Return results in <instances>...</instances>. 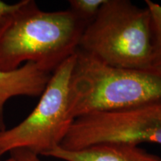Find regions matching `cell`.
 Here are the masks:
<instances>
[{
    "instance_id": "1",
    "label": "cell",
    "mask_w": 161,
    "mask_h": 161,
    "mask_svg": "<svg viewBox=\"0 0 161 161\" xmlns=\"http://www.w3.org/2000/svg\"><path fill=\"white\" fill-rule=\"evenodd\" d=\"M86 25L69 8L47 12L33 0H24L0 36V70L11 71L31 62L52 73L75 55Z\"/></svg>"
},
{
    "instance_id": "2",
    "label": "cell",
    "mask_w": 161,
    "mask_h": 161,
    "mask_svg": "<svg viewBox=\"0 0 161 161\" xmlns=\"http://www.w3.org/2000/svg\"><path fill=\"white\" fill-rule=\"evenodd\" d=\"M161 102V78L148 71L124 69L78 49L69 88L73 119Z\"/></svg>"
},
{
    "instance_id": "3",
    "label": "cell",
    "mask_w": 161,
    "mask_h": 161,
    "mask_svg": "<svg viewBox=\"0 0 161 161\" xmlns=\"http://www.w3.org/2000/svg\"><path fill=\"white\" fill-rule=\"evenodd\" d=\"M78 49L109 65L149 72V10L128 0H105L95 19L84 30Z\"/></svg>"
},
{
    "instance_id": "4",
    "label": "cell",
    "mask_w": 161,
    "mask_h": 161,
    "mask_svg": "<svg viewBox=\"0 0 161 161\" xmlns=\"http://www.w3.org/2000/svg\"><path fill=\"white\" fill-rule=\"evenodd\" d=\"M75 59V54L52 72L37 106L23 122L0 132V156L15 148L45 155L60 146L74 121L69 88Z\"/></svg>"
},
{
    "instance_id": "5",
    "label": "cell",
    "mask_w": 161,
    "mask_h": 161,
    "mask_svg": "<svg viewBox=\"0 0 161 161\" xmlns=\"http://www.w3.org/2000/svg\"><path fill=\"white\" fill-rule=\"evenodd\" d=\"M161 145V102L74 119L60 147L78 150L100 143Z\"/></svg>"
},
{
    "instance_id": "6",
    "label": "cell",
    "mask_w": 161,
    "mask_h": 161,
    "mask_svg": "<svg viewBox=\"0 0 161 161\" xmlns=\"http://www.w3.org/2000/svg\"><path fill=\"white\" fill-rule=\"evenodd\" d=\"M52 74L31 62L11 71L0 70V132L6 129L4 120L6 102L16 96H41Z\"/></svg>"
},
{
    "instance_id": "7",
    "label": "cell",
    "mask_w": 161,
    "mask_h": 161,
    "mask_svg": "<svg viewBox=\"0 0 161 161\" xmlns=\"http://www.w3.org/2000/svg\"><path fill=\"white\" fill-rule=\"evenodd\" d=\"M44 156L65 161H161L135 145L100 143L78 150H66L58 146Z\"/></svg>"
},
{
    "instance_id": "8",
    "label": "cell",
    "mask_w": 161,
    "mask_h": 161,
    "mask_svg": "<svg viewBox=\"0 0 161 161\" xmlns=\"http://www.w3.org/2000/svg\"><path fill=\"white\" fill-rule=\"evenodd\" d=\"M152 19V59L149 72L161 78V5L146 1Z\"/></svg>"
},
{
    "instance_id": "9",
    "label": "cell",
    "mask_w": 161,
    "mask_h": 161,
    "mask_svg": "<svg viewBox=\"0 0 161 161\" xmlns=\"http://www.w3.org/2000/svg\"><path fill=\"white\" fill-rule=\"evenodd\" d=\"M104 2L105 0H70L69 9L88 25L95 19Z\"/></svg>"
},
{
    "instance_id": "10",
    "label": "cell",
    "mask_w": 161,
    "mask_h": 161,
    "mask_svg": "<svg viewBox=\"0 0 161 161\" xmlns=\"http://www.w3.org/2000/svg\"><path fill=\"white\" fill-rule=\"evenodd\" d=\"M24 3V0L14 4L0 1V36L12 23Z\"/></svg>"
},
{
    "instance_id": "11",
    "label": "cell",
    "mask_w": 161,
    "mask_h": 161,
    "mask_svg": "<svg viewBox=\"0 0 161 161\" xmlns=\"http://www.w3.org/2000/svg\"><path fill=\"white\" fill-rule=\"evenodd\" d=\"M9 152L14 161H41L37 154L25 148H15Z\"/></svg>"
},
{
    "instance_id": "12",
    "label": "cell",
    "mask_w": 161,
    "mask_h": 161,
    "mask_svg": "<svg viewBox=\"0 0 161 161\" xmlns=\"http://www.w3.org/2000/svg\"><path fill=\"white\" fill-rule=\"evenodd\" d=\"M0 157H1V156H0ZM0 161H14V160L11 158H10L9 159H8V160H1V159H0Z\"/></svg>"
}]
</instances>
